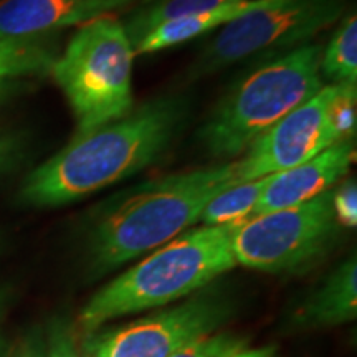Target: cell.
Segmentation results:
<instances>
[{"label": "cell", "mask_w": 357, "mask_h": 357, "mask_svg": "<svg viewBox=\"0 0 357 357\" xmlns=\"http://www.w3.org/2000/svg\"><path fill=\"white\" fill-rule=\"evenodd\" d=\"M189 118L185 98L160 96L86 132L35 167L19 189V202L53 208L77 202L124 181L155 162L176 141Z\"/></svg>", "instance_id": "cell-1"}, {"label": "cell", "mask_w": 357, "mask_h": 357, "mask_svg": "<svg viewBox=\"0 0 357 357\" xmlns=\"http://www.w3.org/2000/svg\"><path fill=\"white\" fill-rule=\"evenodd\" d=\"M235 184L234 160L153 178L98 205L86 235L91 273L106 275L171 242L199 222L208 200Z\"/></svg>", "instance_id": "cell-2"}, {"label": "cell", "mask_w": 357, "mask_h": 357, "mask_svg": "<svg viewBox=\"0 0 357 357\" xmlns=\"http://www.w3.org/2000/svg\"><path fill=\"white\" fill-rule=\"evenodd\" d=\"M242 222L185 230L111 280L79 312L78 323L84 336L121 316L199 293L235 268L234 236Z\"/></svg>", "instance_id": "cell-3"}, {"label": "cell", "mask_w": 357, "mask_h": 357, "mask_svg": "<svg viewBox=\"0 0 357 357\" xmlns=\"http://www.w3.org/2000/svg\"><path fill=\"white\" fill-rule=\"evenodd\" d=\"M321 45L278 53L245 75L220 98L199 131V141L218 159L242 155L263 132L319 91Z\"/></svg>", "instance_id": "cell-4"}, {"label": "cell", "mask_w": 357, "mask_h": 357, "mask_svg": "<svg viewBox=\"0 0 357 357\" xmlns=\"http://www.w3.org/2000/svg\"><path fill=\"white\" fill-rule=\"evenodd\" d=\"M132 45L113 15L79 25L50 75L68 101L77 132L114 121L134 108Z\"/></svg>", "instance_id": "cell-5"}, {"label": "cell", "mask_w": 357, "mask_h": 357, "mask_svg": "<svg viewBox=\"0 0 357 357\" xmlns=\"http://www.w3.org/2000/svg\"><path fill=\"white\" fill-rule=\"evenodd\" d=\"M349 0H263L261 6L220 26L187 71L199 79L257 55L293 50L336 24Z\"/></svg>", "instance_id": "cell-6"}, {"label": "cell", "mask_w": 357, "mask_h": 357, "mask_svg": "<svg viewBox=\"0 0 357 357\" xmlns=\"http://www.w3.org/2000/svg\"><path fill=\"white\" fill-rule=\"evenodd\" d=\"M339 225L333 189L294 207L252 215L234 236L236 265L265 273H301L336 242Z\"/></svg>", "instance_id": "cell-7"}, {"label": "cell", "mask_w": 357, "mask_h": 357, "mask_svg": "<svg viewBox=\"0 0 357 357\" xmlns=\"http://www.w3.org/2000/svg\"><path fill=\"white\" fill-rule=\"evenodd\" d=\"M231 314V301L218 289H200L181 305L121 328L86 334L83 357H169L215 333Z\"/></svg>", "instance_id": "cell-8"}, {"label": "cell", "mask_w": 357, "mask_h": 357, "mask_svg": "<svg viewBox=\"0 0 357 357\" xmlns=\"http://www.w3.org/2000/svg\"><path fill=\"white\" fill-rule=\"evenodd\" d=\"M333 84L323 86L261 134L235 160L236 181L248 182L296 167L336 142L328 123Z\"/></svg>", "instance_id": "cell-9"}, {"label": "cell", "mask_w": 357, "mask_h": 357, "mask_svg": "<svg viewBox=\"0 0 357 357\" xmlns=\"http://www.w3.org/2000/svg\"><path fill=\"white\" fill-rule=\"evenodd\" d=\"M137 0H0V38H47L100 17L131 7Z\"/></svg>", "instance_id": "cell-10"}, {"label": "cell", "mask_w": 357, "mask_h": 357, "mask_svg": "<svg viewBox=\"0 0 357 357\" xmlns=\"http://www.w3.org/2000/svg\"><path fill=\"white\" fill-rule=\"evenodd\" d=\"M356 159V141L344 139L300 164L268 176L266 185L253 215L294 207L331 190L347 176Z\"/></svg>", "instance_id": "cell-11"}, {"label": "cell", "mask_w": 357, "mask_h": 357, "mask_svg": "<svg viewBox=\"0 0 357 357\" xmlns=\"http://www.w3.org/2000/svg\"><path fill=\"white\" fill-rule=\"evenodd\" d=\"M356 316L357 261L356 255H352L303 301L293 314V323L300 328H326L349 323Z\"/></svg>", "instance_id": "cell-12"}, {"label": "cell", "mask_w": 357, "mask_h": 357, "mask_svg": "<svg viewBox=\"0 0 357 357\" xmlns=\"http://www.w3.org/2000/svg\"><path fill=\"white\" fill-rule=\"evenodd\" d=\"M261 3L263 0H242V2L236 3H227V6L213 8V10L169 20L166 24H160L154 30H151L139 43L134 45L132 52L134 55H151V53L185 43L192 38L212 32L218 26L238 19L240 15L253 10Z\"/></svg>", "instance_id": "cell-13"}, {"label": "cell", "mask_w": 357, "mask_h": 357, "mask_svg": "<svg viewBox=\"0 0 357 357\" xmlns=\"http://www.w3.org/2000/svg\"><path fill=\"white\" fill-rule=\"evenodd\" d=\"M236 2L242 0H141L128 13L123 26L134 48V45L139 43L151 30L160 24Z\"/></svg>", "instance_id": "cell-14"}, {"label": "cell", "mask_w": 357, "mask_h": 357, "mask_svg": "<svg viewBox=\"0 0 357 357\" xmlns=\"http://www.w3.org/2000/svg\"><path fill=\"white\" fill-rule=\"evenodd\" d=\"M58 53L47 38H0V84L50 75Z\"/></svg>", "instance_id": "cell-15"}, {"label": "cell", "mask_w": 357, "mask_h": 357, "mask_svg": "<svg viewBox=\"0 0 357 357\" xmlns=\"http://www.w3.org/2000/svg\"><path fill=\"white\" fill-rule=\"evenodd\" d=\"M321 77L333 84H354L357 82V15L346 12L336 32L321 52Z\"/></svg>", "instance_id": "cell-16"}, {"label": "cell", "mask_w": 357, "mask_h": 357, "mask_svg": "<svg viewBox=\"0 0 357 357\" xmlns=\"http://www.w3.org/2000/svg\"><path fill=\"white\" fill-rule=\"evenodd\" d=\"M266 181L268 176L255 181L240 182L217 194L204 207L199 222L204 225H225V223L247 220L255 212Z\"/></svg>", "instance_id": "cell-17"}, {"label": "cell", "mask_w": 357, "mask_h": 357, "mask_svg": "<svg viewBox=\"0 0 357 357\" xmlns=\"http://www.w3.org/2000/svg\"><path fill=\"white\" fill-rule=\"evenodd\" d=\"M357 96L354 84H333L328 105V123L336 142L354 139L357 124Z\"/></svg>", "instance_id": "cell-18"}, {"label": "cell", "mask_w": 357, "mask_h": 357, "mask_svg": "<svg viewBox=\"0 0 357 357\" xmlns=\"http://www.w3.org/2000/svg\"><path fill=\"white\" fill-rule=\"evenodd\" d=\"M243 337L231 333H212L190 342L169 357H225L247 347Z\"/></svg>", "instance_id": "cell-19"}, {"label": "cell", "mask_w": 357, "mask_h": 357, "mask_svg": "<svg viewBox=\"0 0 357 357\" xmlns=\"http://www.w3.org/2000/svg\"><path fill=\"white\" fill-rule=\"evenodd\" d=\"M29 153V132L17 128H0V178L17 171Z\"/></svg>", "instance_id": "cell-20"}, {"label": "cell", "mask_w": 357, "mask_h": 357, "mask_svg": "<svg viewBox=\"0 0 357 357\" xmlns=\"http://www.w3.org/2000/svg\"><path fill=\"white\" fill-rule=\"evenodd\" d=\"M43 357H83L75 341L73 329L63 319H55L43 341Z\"/></svg>", "instance_id": "cell-21"}, {"label": "cell", "mask_w": 357, "mask_h": 357, "mask_svg": "<svg viewBox=\"0 0 357 357\" xmlns=\"http://www.w3.org/2000/svg\"><path fill=\"white\" fill-rule=\"evenodd\" d=\"M333 208L339 225L354 229L357 225V184L354 177L333 187Z\"/></svg>", "instance_id": "cell-22"}, {"label": "cell", "mask_w": 357, "mask_h": 357, "mask_svg": "<svg viewBox=\"0 0 357 357\" xmlns=\"http://www.w3.org/2000/svg\"><path fill=\"white\" fill-rule=\"evenodd\" d=\"M10 357H43V339L38 333L29 334Z\"/></svg>", "instance_id": "cell-23"}, {"label": "cell", "mask_w": 357, "mask_h": 357, "mask_svg": "<svg viewBox=\"0 0 357 357\" xmlns=\"http://www.w3.org/2000/svg\"><path fill=\"white\" fill-rule=\"evenodd\" d=\"M225 357H276V349L273 346H263V347H243V349L231 352Z\"/></svg>", "instance_id": "cell-24"}, {"label": "cell", "mask_w": 357, "mask_h": 357, "mask_svg": "<svg viewBox=\"0 0 357 357\" xmlns=\"http://www.w3.org/2000/svg\"><path fill=\"white\" fill-rule=\"evenodd\" d=\"M10 298H12L10 289L6 288V287L0 288V319H2L3 314H6L8 303H10Z\"/></svg>", "instance_id": "cell-25"}, {"label": "cell", "mask_w": 357, "mask_h": 357, "mask_svg": "<svg viewBox=\"0 0 357 357\" xmlns=\"http://www.w3.org/2000/svg\"><path fill=\"white\" fill-rule=\"evenodd\" d=\"M13 88H17V83H8V84H0V101H3L10 95Z\"/></svg>", "instance_id": "cell-26"}, {"label": "cell", "mask_w": 357, "mask_h": 357, "mask_svg": "<svg viewBox=\"0 0 357 357\" xmlns=\"http://www.w3.org/2000/svg\"><path fill=\"white\" fill-rule=\"evenodd\" d=\"M10 356H12L10 346H8L7 342L0 337V357H10Z\"/></svg>", "instance_id": "cell-27"}]
</instances>
